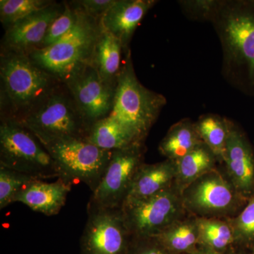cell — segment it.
I'll return each instance as SVG.
<instances>
[{"mask_svg":"<svg viewBox=\"0 0 254 254\" xmlns=\"http://www.w3.org/2000/svg\"><path fill=\"white\" fill-rule=\"evenodd\" d=\"M121 210L133 239L158 236L188 214L175 185L152 196L125 200Z\"/></svg>","mask_w":254,"mask_h":254,"instance_id":"9","label":"cell"},{"mask_svg":"<svg viewBox=\"0 0 254 254\" xmlns=\"http://www.w3.org/2000/svg\"><path fill=\"white\" fill-rule=\"evenodd\" d=\"M44 148L56 164L58 178L72 185L83 182L92 191L99 185L113 154L83 138L63 140Z\"/></svg>","mask_w":254,"mask_h":254,"instance_id":"8","label":"cell"},{"mask_svg":"<svg viewBox=\"0 0 254 254\" xmlns=\"http://www.w3.org/2000/svg\"><path fill=\"white\" fill-rule=\"evenodd\" d=\"M181 195L187 213L200 218H235L248 201L218 168L197 179Z\"/></svg>","mask_w":254,"mask_h":254,"instance_id":"7","label":"cell"},{"mask_svg":"<svg viewBox=\"0 0 254 254\" xmlns=\"http://www.w3.org/2000/svg\"><path fill=\"white\" fill-rule=\"evenodd\" d=\"M55 2L50 0H1L0 20L6 29L20 20L46 9Z\"/></svg>","mask_w":254,"mask_h":254,"instance_id":"25","label":"cell"},{"mask_svg":"<svg viewBox=\"0 0 254 254\" xmlns=\"http://www.w3.org/2000/svg\"><path fill=\"white\" fill-rule=\"evenodd\" d=\"M176 172V161L168 159L160 163L142 164L133 177L125 201L147 198L171 188L175 185Z\"/></svg>","mask_w":254,"mask_h":254,"instance_id":"17","label":"cell"},{"mask_svg":"<svg viewBox=\"0 0 254 254\" xmlns=\"http://www.w3.org/2000/svg\"><path fill=\"white\" fill-rule=\"evenodd\" d=\"M230 122V120L226 118L212 113L201 115L195 122L202 141L216 155L220 163H222V157L226 147Z\"/></svg>","mask_w":254,"mask_h":254,"instance_id":"24","label":"cell"},{"mask_svg":"<svg viewBox=\"0 0 254 254\" xmlns=\"http://www.w3.org/2000/svg\"><path fill=\"white\" fill-rule=\"evenodd\" d=\"M155 0H116L100 20L102 27L116 37L125 53L138 25L156 3Z\"/></svg>","mask_w":254,"mask_h":254,"instance_id":"15","label":"cell"},{"mask_svg":"<svg viewBox=\"0 0 254 254\" xmlns=\"http://www.w3.org/2000/svg\"><path fill=\"white\" fill-rule=\"evenodd\" d=\"M78 6L77 22L71 31L55 44L27 53L37 66L64 85L91 64L103 31L100 20L88 16Z\"/></svg>","mask_w":254,"mask_h":254,"instance_id":"2","label":"cell"},{"mask_svg":"<svg viewBox=\"0 0 254 254\" xmlns=\"http://www.w3.org/2000/svg\"><path fill=\"white\" fill-rule=\"evenodd\" d=\"M201 143L203 141L195 122L190 119H183L169 128L159 144L158 150L165 158L177 161Z\"/></svg>","mask_w":254,"mask_h":254,"instance_id":"20","label":"cell"},{"mask_svg":"<svg viewBox=\"0 0 254 254\" xmlns=\"http://www.w3.org/2000/svg\"><path fill=\"white\" fill-rule=\"evenodd\" d=\"M235 254H243V253H238V252H236V253H235Z\"/></svg>","mask_w":254,"mask_h":254,"instance_id":"34","label":"cell"},{"mask_svg":"<svg viewBox=\"0 0 254 254\" xmlns=\"http://www.w3.org/2000/svg\"><path fill=\"white\" fill-rule=\"evenodd\" d=\"M81 240V254H129L133 237L120 208L88 205Z\"/></svg>","mask_w":254,"mask_h":254,"instance_id":"11","label":"cell"},{"mask_svg":"<svg viewBox=\"0 0 254 254\" xmlns=\"http://www.w3.org/2000/svg\"><path fill=\"white\" fill-rule=\"evenodd\" d=\"M155 237L172 254H190L199 244L198 218L188 213Z\"/></svg>","mask_w":254,"mask_h":254,"instance_id":"21","label":"cell"},{"mask_svg":"<svg viewBox=\"0 0 254 254\" xmlns=\"http://www.w3.org/2000/svg\"><path fill=\"white\" fill-rule=\"evenodd\" d=\"M0 165L42 180L59 177L58 168L36 137L15 120H1Z\"/></svg>","mask_w":254,"mask_h":254,"instance_id":"6","label":"cell"},{"mask_svg":"<svg viewBox=\"0 0 254 254\" xmlns=\"http://www.w3.org/2000/svg\"><path fill=\"white\" fill-rule=\"evenodd\" d=\"M123 53L125 51L120 40L103 28L95 46L92 64L102 80L115 88L123 67Z\"/></svg>","mask_w":254,"mask_h":254,"instance_id":"18","label":"cell"},{"mask_svg":"<svg viewBox=\"0 0 254 254\" xmlns=\"http://www.w3.org/2000/svg\"><path fill=\"white\" fill-rule=\"evenodd\" d=\"M1 101L9 109L3 119L18 120L36 108L59 82L32 61L27 54L1 50Z\"/></svg>","mask_w":254,"mask_h":254,"instance_id":"3","label":"cell"},{"mask_svg":"<svg viewBox=\"0 0 254 254\" xmlns=\"http://www.w3.org/2000/svg\"><path fill=\"white\" fill-rule=\"evenodd\" d=\"M92 144L103 149H123L137 143L133 136L116 120L110 116L93 124L86 137Z\"/></svg>","mask_w":254,"mask_h":254,"instance_id":"23","label":"cell"},{"mask_svg":"<svg viewBox=\"0 0 254 254\" xmlns=\"http://www.w3.org/2000/svg\"><path fill=\"white\" fill-rule=\"evenodd\" d=\"M115 1L116 0H79L75 2L88 16L101 20Z\"/></svg>","mask_w":254,"mask_h":254,"instance_id":"31","label":"cell"},{"mask_svg":"<svg viewBox=\"0 0 254 254\" xmlns=\"http://www.w3.org/2000/svg\"><path fill=\"white\" fill-rule=\"evenodd\" d=\"M221 2L222 0H181L178 4L190 21L211 23Z\"/></svg>","mask_w":254,"mask_h":254,"instance_id":"29","label":"cell"},{"mask_svg":"<svg viewBox=\"0 0 254 254\" xmlns=\"http://www.w3.org/2000/svg\"><path fill=\"white\" fill-rule=\"evenodd\" d=\"M65 86L88 130L93 124L109 116L113 109L116 88L102 80L92 64Z\"/></svg>","mask_w":254,"mask_h":254,"instance_id":"12","label":"cell"},{"mask_svg":"<svg viewBox=\"0 0 254 254\" xmlns=\"http://www.w3.org/2000/svg\"><path fill=\"white\" fill-rule=\"evenodd\" d=\"M222 163L227 178L248 200L254 193V147L245 132L232 120Z\"/></svg>","mask_w":254,"mask_h":254,"instance_id":"13","label":"cell"},{"mask_svg":"<svg viewBox=\"0 0 254 254\" xmlns=\"http://www.w3.org/2000/svg\"><path fill=\"white\" fill-rule=\"evenodd\" d=\"M190 254H224L218 253V252H215V251L209 250V249L205 248V247H201L198 245L196 248Z\"/></svg>","mask_w":254,"mask_h":254,"instance_id":"32","label":"cell"},{"mask_svg":"<svg viewBox=\"0 0 254 254\" xmlns=\"http://www.w3.org/2000/svg\"><path fill=\"white\" fill-rule=\"evenodd\" d=\"M38 180L42 179L0 165V209L14 203L15 196L20 190L31 182Z\"/></svg>","mask_w":254,"mask_h":254,"instance_id":"27","label":"cell"},{"mask_svg":"<svg viewBox=\"0 0 254 254\" xmlns=\"http://www.w3.org/2000/svg\"><path fill=\"white\" fill-rule=\"evenodd\" d=\"M219 163L216 155L204 143L177 160L175 187L182 193L187 187L205 174L215 170Z\"/></svg>","mask_w":254,"mask_h":254,"instance_id":"19","label":"cell"},{"mask_svg":"<svg viewBox=\"0 0 254 254\" xmlns=\"http://www.w3.org/2000/svg\"><path fill=\"white\" fill-rule=\"evenodd\" d=\"M78 18V6L75 1L64 3V9L61 14L52 23L44 41L38 49L48 48L55 44L66 33L72 29Z\"/></svg>","mask_w":254,"mask_h":254,"instance_id":"28","label":"cell"},{"mask_svg":"<svg viewBox=\"0 0 254 254\" xmlns=\"http://www.w3.org/2000/svg\"><path fill=\"white\" fill-rule=\"evenodd\" d=\"M129 254H173L156 238L133 239Z\"/></svg>","mask_w":254,"mask_h":254,"instance_id":"30","label":"cell"},{"mask_svg":"<svg viewBox=\"0 0 254 254\" xmlns=\"http://www.w3.org/2000/svg\"><path fill=\"white\" fill-rule=\"evenodd\" d=\"M222 47V73L254 98V0H222L212 21Z\"/></svg>","mask_w":254,"mask_h":254,"instance_id":"1","label":"cell"},{"mask_svg":"<svg viewBox=\"0 0 254 254\" xmlns=\"http://www.w3.org/2000/svg\"><path fill=\"white\" fill-rule=\"evenodd\" d=\"M166 104L164 95L148 89L138 79L128 50L119 75L110 118L120 123L137 143H144Z\"/></svg>","mask_w":254,"mask_h":254,"instance_id":"4","label":"cell"},{"mask_svg":"<svg viewBox=\"0 0 254 254\" xmlns=\"http://www.w3.org/2000/svg\"><path fill=\"white\" fill-rule=\"evenodd\" d=\"M229 221L233 229L236 247L252 250L254 247V193L242 211Z\"/></svg>","mask_w":254,"mask_h":254,"instance_id":"26","label":"cell"},{"mask_svg":"<svg viewBox=\"0 0 254 254\" xmlns=\"http://www.w3.org/2000/svg\"><path fill=\"white\" fill-rule=\"evenodd\" d=\"M64 9V3L55 2L6 28L1 41V50L27 54L32 50L38 49L44 41L50 25Z\"/></svg>","mask_w":254,"mask_h":254,"instance_id":"14","label":"cell"},{"mask_svg":"<svg viewBox=\"0 0 254 254\" xmlns=\"http://www.w3.org/2000/svg\"><path fill=\"white\" fill-rule=\"evenodd\" d=\"M16 122L33 133L43 146L69 138H86L88 131L68 88L62 83Z\"/></svg>","mask_w":254,"mask_h":254,"instance_id":"5","label":"cell"},{"mask_svg":"<svg viewBox=\"0 0 254 254\" xmlns=\"http://www.w3.org/2000/svg\"><path fill=\"white\" fill-rule=\"evenodd\" d=\"M71 186L72 184L61 178L50 183L36 180L20 190L14 202H20L34 211L53 216L59 213L66 203Z\"/></svg>","mask_w":254,"mask_h":254,"instance_id":"16","label":"cell"},{"mask_svg":"<svg viewBox=\"0 0 254 254\" xmlns=\"http://www.w3.org/2000/svg\"><path fill=\"white\" fill-rule=\"evenodd\" d=\"M198 245L224 254L236 253L235 235L229 219L198 218Z\"/></svg>","mask_w":254,"mask_h":254,"instance_id":"22","label":"cell"},{"mask_svg":"<svg viewBox=\"0 0 254 254\" xmlns=\"http://www.w3.org/2000/svg\"><path fill=\"white\" fill-rule=\"evenodd\" d=\"M250 254H254V247L253 249H252V252H251Z\"/></svg>","mask_w":254,"mask_h":254,"instance_id":"33","label":"cell"},{"mask_svg":"<svg viewBox=\"0 0 254 254\" xmlns=\"http://www.w3.org/2000/svg\"><path fill=\"white\" fill-rule=\"evenodd\" d=\"M144 143H134L113 150L110 163L99 185L93 191L88 205L104 208H120L133 177L144 163Z\"/></svg>","mask_w":254,"mask_h":254,"instance_id":"10","label":"cell"}]
</instances>
